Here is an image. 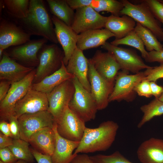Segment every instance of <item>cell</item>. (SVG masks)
Returning <instances> with one entry per match:
<instances>
[{"mask_svg": "<svg viewBox=\"0 0 163 163\" xmlns=\"http://www.w3.org/2000/svg\"><path fill=\"white\" fill-rule=\"evenodd\" d=\"M146 79L150 82H155L159 79L163 78V63L159 66H151L144 72Z\"/></svg>", "mask_w": 163, "mask_h": 163, "instance_id": "d590c367", "label": "cell"}, {"mask_svg": "<svg viewBox=\"0 0 163 163\" xmlns=\"http://www.w3.org/2000/svg\"><path fill=\"white\" fill-rule=\"evenodd\" d=\"M8 120L9 122L11 138L13 139H20V127L18 118L12 115L10 117Z\"/></svg>", "mask_w": 163, "mask_h": 163, "instance_id": "74e56055", "label": "cell"}, {"mask_svg": "<svg viewBox=\"0 0 163 163\" xmlns=\"http://www.w3.org/2000/svg\"><path fill=\"white\" fill-rule=\"evenodd\" d=\"M107 17L102 15L90 6L76 10L71 27L78 34L82 32L105 27Z\"/></svg>", "mask_w": 163, "mask_h": 163, "instance_id": "5bb4252c", "label": "cell"}, {"mask_svg": "<svg viewBox=\"0 0 163 163\" xmlns=\"http://www.w3.org/2000/svg\"><path fill=\"white\" fill-rule=\"evenodd\" d=\"M72 79L64 81L46 94L49 103L48 110L52 115L55 121L60 117L68 106L74 94L75 87Z\"/></svg>", "mask_w": 163, "mask_h": 163, "instance_id": "9c48e42d", "label": "cell"}, {"mask_svg": "<svg viewBox=\"0 0 163 163\" xmlns=\"http://www.w3.org/2000/svg\"><path fill=\"white\" fill-rule=\"evenodd\" d=\"M113 34L106 28L88 30L78 34L77 48L83 51L103 45Z\"/></svg>", "mask_w": 163, "mask_h": 163, "instance_id": "603a6c76", "label": "cell"}, {"mask_svg": "<svg viewBox=\"0 0 163 163\" xmlns=\"http://www.w3.org/2000/svg\"><path fill=\"white\" fill-rule=\"evenodd\" d=\"M90 6L98 13L107 11L118 16L120 15V11L123 7L121 1L116 0H93Z\"/></svg>", "mask_w": 163, "mask_h": 163, "instance_id": "d6a6232c", "label": "cell"}, {"mask_svg": "<svg viewBox=\"0 0 163 163\" xmlns=\"http://www.w3.org/2000/svg\"><path fill=\"white\" fill-rule=\"evenodd\" d=\"M13 139L1 132L0 133V149L9 147L12 145Z\"/></svg>", "mask_w": 163, "mask_h": 163, "instance_id": "bcb514c9", "label": "cell"}, {"mask_svg": "<svg viewBox=\"0 0 163 163\" xmlns=\"http://www.w3.org/2000/svg\"><path fill=\"white\" fill-rule=\"evenodd\" d=\"M9 18L30 36H41L53 43H58L51 18L43 0H30L26 17L21 19Z\"/></svg>", "mask_w": 163, "mask_h": 163, "instance_id": "6da1fadb", "label": "cell"}, {"mask_svg": "<svg viewBox=\"0 0 163 163\" xmlns=\"http://www.w3.org/2000/svg\"><path fill=\"white\" fill-rule=\"evenodd\" d=\"M134 31L142 40L149 52L154 50L163 51V45L148 29L137 22Z\"/></svg>", "mask_w": 163, "mask_h": 163, "instance_id": "f1b7e54d", "label": "cell"}, {"mask_svg": "<svg viewBox=\"0 0 163 163\" xmlns=\"http://www.w3.org/2000/svg\"><path fill=\"white\" fill-rule=\"evenodd\" d=\"M134 91L140 96L149 97L152 96L150 82L146 79L138 83L135 86Z\"/></svg>", "mask_w": 163, "mask_h": 163, "instance_id": "8d00e7d4", "label": "cell"}, {"mask_svg": "<svg viewBox=\"0 0 163 163\" xmlns=\"http://www.w3.org/2000/svg\"><path fill=\"white\" fill-rule=\"evenodd\" d=\"M53 129L56 136V144L53 152L51 156L52 163H70L76 154L73 152L78 147L79 142L65 139L57 132L56 122Z\"/></svg>", "mask_w": 163, "mask_h": 163, "instance_id": "7402d4cb", "label": "cell"}, {"mask_svg": "<svg viewBox=\"0 0 163 163\" xmlns=\"http://www.w3.org/2000/svg\"><path fill=\"white\" fill-rule=\"evenodd\" d=\"M29 142L39 152L51 156L56 144L55 134L53 128L45 127L36 132L32 136Z\"/></svg>", "mask_w": 163, "mask_h": 163, "instance_id": "cb8c5ba5", "label": "cell"}, {"mask_svg": "<svg viewBox=\"0 0 163 163\" xmlns=\"http://www.w3.org/2000/svg\"><path fill=\"white\" fill-rule=\"evenodd\" d=\"M70 163H93L90 156L85 154H77Z\"/></svg>", "mask_w": 163, "mask_h": 163, "instance_id": "ee69618b", "label": "cell"}, {"mask_svg": "<svg viewBox=\"0 0 163 163\" xmlns=\"http://www.w3.org/2000/svg\"><path fill=\"white\" fill-rule=\"evenodd\" d=\"M102 46L114 56L122 70L136 74L151 67L146 65L141 58L132 50L118 47L107 42Z\"/></svg>", "mask_w": 163, "mask_h": 163, "instance_id": "7c38bea8", "label": "cell"}, {"mask_svg": "<svg viewBox=\"0 0 163 163\" xmlns=\"http://www.w3.org/2000/svg\"><path fill=\"white\" fill-rule=\"evenodd\" d=\"M2 8L8 18L21 19L27 15L29 6V0H1Z\"/></svg>", "mask_w": 163, "mask_h": 163, "instance_id": "83f0119b", "label": "cell"}, {"mask_svg": "<svg viewBox=\"0 0 163 163\" xmlns=\"http://www.w3.org/2000/svg\"><path fill=\"white\" fill-rule=\"evenodd\" d=\"M72 80L75 90L69 104V108L85 123L94 120L98 110L94 98L75 77Z\"/></svg>", "mask_w": 163, "mask_h": 163, "instance_id": "277c9868", "label": "cell"}, {"mask_svg": "<svg viewBox=\"0 0 163 163\" xmlns=\"http://www.w3.org/2000/svg\"><path fill=\"white\" fill-rule=\"evenodd\" d=\"M48 41L43 38L30 40L23 44L11 47L5 51L11 58L22 63L24 66L34 68L39 64L38 53Z\"/></svg>", "mask_w": 163, "mask_h": 163, "instance_id": "8fae6325", "label": "cell"}, {"mask_svg": "<svg viewBox=\"0 0 163 163\" xmlns=\"http://www.w3.org/2000/svg\"><path fill=\"white\" fill-rule=\"evenodd\" d=\"M48 108L46 94L31 88L16 104L13 115L18 118L24 114L47 110Z\"/></svg>", "mask_w": 163, "mask_h": 163, "instance_id": "2e32d148", "label": "cell"}, {"mask_svg": "<svg viewBox=\"0 0 163 163\" xmlns=\"http://www.w3.org/2000/svg\"><path fill=\"white\" fill-rule=\"evenodd\" d=\"M29 143L20 139H13L12 144L8 147L18 160L34 163L35 158L29 147Z\"/></svg>", "mask_w": 163, "mask_h": 163, "instance_id": "4dcf8cb0", "label": "cell"}, {"mask_svg": "<svg viewBox=\"0 0 163 163\" xmlns=\"http://www.w3.org/2000/svg\"><path fill=\"white\" fill-rule=\"evenodd\" d=\"M59 135L69 140L80 142L86 127L85 123L68 106L55 121Z\"/></svg>", "mask_w": 163, "mask_h": 163, "instance_id": "30bf717a", "label": "cell"}, {"mask_svg": "<svg viewBox=\"0 0 163 163\" xmlns=\"http://www.w3.org/2000/svg\"><path fill=\"white\" fill-rule=\"evenodd\" d=\"M123 7L120 15H126L149 30L160 41H163V28L159 21L154 16L146 5L142 1L135 4L127 0H121Z\"/></svg>", "mask_w": 163, "mask_h": 163, "instance_id": "3957f363", "label": "cell"}, {"mask_svg": "<svg viewBox=\"0 0 163 163\" xmlns=\"http://www.w3.org/2000/svg\"><path fill=\"white\" fill-rule=\"evenodd\" d=\"M129 72L122 70L118 73L109 102L123 100L130 101L133 100L136 93L134 91L135 86L146 79V76L144 72L131 75L128 74Z\"/></svg>", "mask_w": 163, "mask_h": 163, "instance_id": "52a82bcc", "label": "cell"}, {"mask_svg": "<svg viewBox=\"0 0 163 163\" xmlns=\"http://www.w3.org/2000/svg\"><path fill=\"white\" fill-rule=\"evenodd\" d=\"M136 21L130 17L126 15L121 17L111 14L107 17L105 28L114 35L115 40L125 37L134 30Z\"/></svg>", "mask_w": 163, "mask_h": 163, "instance_id": "484cf974", "label": "cell"}, {"mask_svg": "<svg viewBox=\"0 0 163 163\" xmlns=\"http://www.w3.org/2000/svg\"><path fill=\"white\" fill-rule=\"evenodd\" d=\"M83 51L75 50L66 66L67 72L73 75L83 87L91 92L90 85L88 77V61Z\"/></svg>", "mask_w": 163, "mask_h": 163, "instance_id": "d6986e66", "label": "cell"}, {"mask_svg": "<svg viewBox=\"0 0 163 163\" xmlns=\"http://www.w3.org/2000/svg\"><path fill=\"white\" fill-rule=\"evenodd\" d=\"M39 52V62L34 80L36 83L59 69L64 57V52L55 43L45 44Z\"/></svg>", "mask_w": 163, "mask_h": 163, "instance_id": "5b68a950", "label": "cell"}, {"mask_svg": "<svg viewBox=\"0 0 163 163\" xmlns=\"http://www.w3.org/2000/svg\"><path fill=\"white\" fill-rule=\"evenodd\" d=\"M150 85L152 95L158 98L163 93V87L158 85L155 82H150Z\"/></svg>", "mask_w": 163, "mask_h": 163, "instance_id": "f6af8a7d", "label": "cell"}, {"mask_svg": "<svg viewBox=\"0 0 163 163\" xmlns=\"http://www.w3.org/2000/svg\"><path fill=\"white\" fill-rule=\"evenodd\" d=\"M0 130L3 134L11 138L9 123L6 121L2 120L0 123Z\"/></svg>", "mask_w": 163, "mask_h": 163, "instance_id": "7dc6e473", "label": "cell"}, {"mask_svg": "<svg viewBox=\"0 0 163 163\" xmlns=\"http://www.w3.org/2000/svg\"><path fill=\"white\" fill-rule=\"evenodd\" d=\"M161 23L163 25V21H161Z\"/></svg>", "mask_w": 163, "mask_h": 163, "instance_id": "f5cc1de1", "label": "cell"}, {"mask_svg": "<svg viewBox=\"0 0 163 163\" xmlns=\"http://www.w3.org/2000/svg\"><path fill=\"white\" fill-rule=\"evenodd\" d=\"M30 150L37 163H52L51 156L43 154L34 149Z\"/></svg>", "mask_w": 163, "mask_h": 163, "instance_id": "b9f144b4", "label": "cell"}, {"mask_svg": "<svg viewBox=\"0 0 163 163\" xmlns=\"http://www.w3.org/2000/svg\"><path fill=\"white\" fill-rule=\"evenodd\" d=\"M36 72L34 69L21 80L11 83L7 96L0 103L1 121L8 120L13 115L16 104L31 88Z\"/></svg>", "mask_w": 163, "mask_h": 163, "instance_id": "8992f818", "label": "cell"}, {"mask_svg": "<svg viewBox=\"0 0 163 163\" xmlns=\"http://www.w3.org/2000/svg\"><path fill=\"white\" fill-rule=\"evenodd\" d=\"M145 60L149 62L163 63V51H157L153 50L149 52L148 55Z\"/></svg>", "mask_w": 163, "mask_h": 163, "instance_id": "60d3db41", "label": "cell"}, {"mask_svg": "<svg viewBox=\"0 0 163 163\" xmlns=\"http://www.w3.org/2000/svg\"><path fill=\"white\" fill-rule=\"evenodd\" d=\"M137 154L141 163H163V140L151 138L143 142Z\"/></svg>", "mask_w": 163, "mask_h": 163, "instance_id": "44dd1931", "label": "cell"}, {"mask_svg": "<svg viewBox=\"0 0 163 163\" xmlns=\"http://www.w3.org/2000/svg\"><path fill=\"white\" fill-rule=\"evenodd\" d=\"M140 109L143 115L137 125L139 128L154 117L163 114V102L155 98L149 104L142 106Z\"/></svg>", "mask_w": 163, "mask_h": 163, "instance_id": "f546056e", "label": "cell"}, {"mask_svg": "<svg viewBox=\"0 0 163 163\" xmlns=\"http://www.w3.org/2000/svg\"><path fill=\"white\" fill-rule=\"evenodd\" d=\"M158 99L160 101L163 102V93L158 98Z\"/></svg>", "mask_w": 163, "mask_h": 163, "instance_id": "681fc988", "label": "cell"}, {"mask_svg": "<svg viewBox=\"0 0 163 163\" xmlns=\"http://www.w3.org/2000/svg\"><path fill=\"white\" fill-rule=\"evenodd\" d=\"M89 156L93 163H133L118 151L108 155L99 154Z\"/></svg>", "mask_w": 163, "mask_h": 163, "instance_id": "836d02e7", "label": "cell"}, {"mask_svg": "<svg viewBox=\"0 0 163 163\" xmlns=\"http://www.w3.org/2000/svg\"><path fill=\"white\" fill-rule=\"evenodd\" d=\"M88 77L90 85L91 93L97 104L98 110L108 106L109 98L114 85L107 82L97 72L90 59H88Z\"/></svg>", "mask_w": 163, "mask_h": 163, "instance_id": "4fadbf2b", "label": "cell"}, {"mask_svg": "<svg viewBox=\"0 0 163 163\" xmlns=\"http://www.w3.org/2000/svg\"><path fill=\"white\" fill-rule=\"evenodd\" d=\"M34 69L16 62L4 50L0 62V79L9 81L11 84L21 80Z\"/></svg>", "mask_w": 163, "mask_h": 163, "instance_id": "ffe728a7", "label": "cell"}, {"mask_svg": "<svg viewBox=\"0 0 163 163\" xmlns=\"http://www.w3.org/2000/svg\"><path fill=\"white\" fill-rule=\"evenodd\" d=\"M15 163H28L22 160H18Z\"/></svg>", "mask_w": 163, "mask_h": 163, "instance_id": "c3c4849f", "label": "cell"}, {"mask_svg": "<svg viewBox=\"0 0 163 163\" xmlns=\"http://www.w3.org/2000/svg\"><path fill=\"white\" fill-rule=\"evenodd\" d=\"M110 43L116 46L123 45L136 48L140 52L142 57L144 59L148 55L149 52L145 49L142 40L134 30L131 31L124 37L119 39H115Z\"/></svg>", "mask_w": 163, "mask_h": 163, "instance_id": "1f68e13d", "label": "cell"}, {"mask_svg": "<svg viewBox=\"0 0 163 163\" xmlns=\"http://www.w3.org/2000/svg\"><path fill=\"white\" fill-rule=\"evenodd\" d=\"M51 19L54 26L56 38L63 50V62L66 66L75 50L76 49L78 34L72 28L54 16Z\"/></svg>", "mask_w": 163, "mask_h": 163, "instance_id": "e0dca14e", "label": "cell"}, {"mask_svg": "<svg viewBox=\"0 0 163 163\" xmlns=\"http://www.w3.org/2000/svg\"><path fill=\"white\" fill-rule=\"evenodd\" d=\"M159 2L163 4V0H158Z\"/></svg>", "mask_w": 163, "mask_h": 163, "instance_id": "f907efd6", "label": "cell"}, {"mask_svg": "<svg viewBox=\"0 0 163 163\" xmlns=\"http://www.w3.org/2000/svg\"><path fill=\"white\" fill-rule=\"evenodd\" d=\"M31 36L10 19L1 17L0 21V48L4 50L10 47L24 44Z\"/></svg>", "mask_w": 163, "mask_h": 163, "instance_id": "9a60e30c", "label": "cell"}, {"mask_svg": "<svg viewBox=\"0 0 163 163\" xmlns=\"http://www.w3.org/2000/svg\"><path fill=\"white\" fill-rule=\"evenodd\" d=\"M11 83L6 80H1L0 82V103L7 96L11 85Z\"/></svg>", "mask_w": 163, "mask_h": 163, "instance_id": "7bdbcfd3", "label": "cell"}, {"mask_svg": "<svg viewBox=\"0 0 163 163\" xmlns=\"http://www.w3.org/2000/svg\"><path fill=\"white\" fill-rule=\"evenodd\" d=\"M0 158L5 163H15L18 160L8 147L0 149Z\"/></svg>", "mask_w": 163, "mask_h": 163, "instance_id": "f35d334b", "label": "cell"}, {"mask_svg": "<svg viewBox=\"0 0 163 163\" xmlns=\"http://www.w3.org/2000/svg\"><path fill=\"white\" fill-rule=\"evenodd\" d=\"M74 77L67 72L66 66L62 61L59 69L40 82L32 84L31 88L47 94L63 82L72 79Z\"/></svg>", "mask_w": 163, "mask_h": 163, "instance_id": "d4e9b609", "label": "cell"}, {"mask_svg": "<svg viewBox=\"0 0 163 163\" xmlns=\"http://www.w3.org/2000/svg\"><path fill=\"white\" fill-rule=\"evenodd\" d=\"M155 17L161 22L163 21V4L158 0H143Z\"/></svg>", "mask_w": 163, "mask_h": 163, "instance_id": "e575fe53", "label": "cell"}, {"mask_svg": "<svg viewBox=\"0 0 163 163\" xmlns=\"http://www.w3.org/2000/svg\"><path fill=\"white\" fill-rule=\"evenodd\" d=\"M98 74L107 82L114 85L116 77L120 67L110 53L97 50L90 59Z\"/></svg>", "mask_w": 163, "mask_h": 163, "instance_id": "ac0fdd59", "label": "cell"}, {"mask_svg": "<svg viewBox=\"0 0 163 163\" xmlns=\"http://www.w3.org/2000/svg\"><path fill=\"white\" fill-rule=\"evenodd\" d=\"M70 7L73 10L90 6L93 0H66Z\"/></svg>", "mask_w": 163, "mask_h": 163, "instance_id": "ab89813d", "label": "cell"}, {"mask_svg": "<svg viewBox=\"0 0 163 163\" xmlns=\"http://www.w3.org/2000/svg\"><path fill=\"white\" fill-rule=\"evenodd\" d=\"M20 138L29 142L32 136L45 127L53 128L55 123L51 113L45 110L22 115L18 118Z\"/></svg>", "mask_w": 163, "mask_h": 163, "instance_id": "ba28073f", "label": "cell"}, {"mask_svg": "<svg viewBox=\"0 0 163 163\" xmlns=\"http://www.w3.org/2000/svg\"><path fill=\"white\" fill-rule=\"evenodd\" d=\"M52 14L67 25L71 26L75 12L66 0H47Z\"/></svg>", "mask_w": 163, "mask_h": 163, "instance_id": "4316f807", "label": "cell"}, {"mask_svg": "<svg viewBox=\"0 0 163 163\" xmlns=\"http://www.w3.org/2000/svg\"><path fill=\"white\" fill-rule=\"evenodd\" d=\"M119 128L118 124L112 120L104 121L96 128L86 127L82 137L74 154L106 151L115 140Z\"/></svg>", "mask_w": 163, "mask_h": 163, "instance_id": "7a4b0ae2", "label": "cell"}, {"mask_svg": "<svg viewBox=\"0 0 163 163\" xmlns=\"http://www.w3.org/2000/svg\"><path fill=\"white\" fill-rule=\"evenodd\" d=\"M0 163H5L1 160H0Z\"/></svg>", "mask_w": 163, "mask_h": 163, "instance_id": "816d5d0a", "label": "cell"}]
</instances>
